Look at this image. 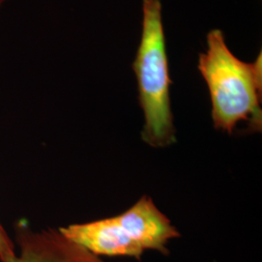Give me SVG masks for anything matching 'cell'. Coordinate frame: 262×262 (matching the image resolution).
<instances>
[{"mask_svg":"<svg viewBox=\"0 0 262 262\" xmlns=\"http://www.w3.org/2000/svg\"><path fill=\"white\" fill-rule=\"evenodd\" d=\"M198 70L205 80L216 129L232 134L240 122L261 131L262 55L245 62L232 54L222 30L207 35V51L199 55Z\"/></svg>","mask_w":262,"mask_h":262,"instance_id":"cell-1","label":"cell"},{"mask_svg":"<svg viewBox=\"0 0 262 262\" xmlns=\"http://www.w3.org/2000/svg\"><path fill=\"white\" fill-rule=\"evenodd\" d=\"M58 230L97 256L137 260L148 251L168 254L170 241L180 237L177 228L148 195L120 215Z\"/></svg>","mask_w":262,"mask_h":262,"instance_id":"cell-2","label":"cell"},{"mask_svg":"<svg viewBox=\"0 0 262 262\" xmlns=\"http://www.w3.org/2000/svg\"><path fill=\"white\" fill-rule=\"evenodd\" d=\"M161 10L160 0L143 1L142 36L133 62L145 118L142 139L154 148H165L176 142Z\"/></svg>","mask_w":262,"mask_h":262,"instance_id":"cell-3","label":"cell"},{"mask_svg":"<svg viewBox=\"0 0 262 262\" xmlns=\"http://www.w3.org/2000/svg\"><path fill=\"white\" fill-rule=\"evenodd\" d=\"M19 252L10 262H108L73 242L58 229L34 231L25 221L15 226Z\"/></svg>","mask_w":262,"mask_h":262,"instance_id":"cell-4","label":"cell"},{"mask_svg":"<svg viewBox=\"0 0 262 262\" xmlns=\"http://www.w3.org/2000/svg\"><path fill=\"white\" fill-rule=\"evenodd\" d=\"M15 256V244L0 224V261L10 262Z\"/></svg>","mask_w":262,"mask_h":262,"instance_id":"cell-5","label":"cell"}]
</instances>
